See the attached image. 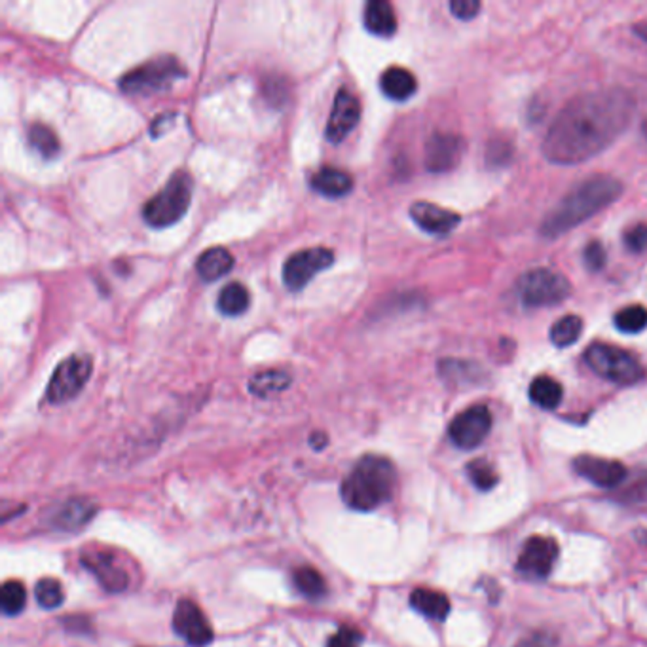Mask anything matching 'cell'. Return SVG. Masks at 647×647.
Returning <instances> with one entry per match:
<instances>
[{"label":"cell","mask_w":647,"mask_h":647,"mask_svg":"<svg viewBox=\"0 0 647 647\" xmlns=\"http://www.w3.org/2000/svg\"><path fill=\"white\" fill-rule=\"evenodd\" d=\"M634 97L623 88L587 91L566 103L543 139V156L576 165L609 149L633 124Z\"/></svg>","instance_id":"6da1fadb"},{"label":"cell","mask_w":647,"mask_h":647,"mask_svg":"<svg viewBox=\"0 0 647 647\" xmlns=\"http://www.w3.org/2000/svg\"><path fill=\"white\" fill-rule=\"evenodd\" d=\"M623 182L612 175H590L573 187L541 223V236L557 239L612 206L623 194Z\"/></svg>","instance_id":"7a4b0ae2"},{"label":"cell","mask_w":647,"mask_h":647,"mask_svg":"<svg viewBox=\"0 0 647 647\" xmlns=\"http://www.w3.org/2000/svg\"><path fill=\"white\" fill-rule=\"evenodd\" d=\"M397 471L387 458L378 454L363 456L342 483L344 504L354 511H374L392 497Z\"/></svg>","instance_id":"3957f363"},{"label":"cell","mask_w":647,"mask_h":647,"mask_svg":"<svg viewBox=\"0 0 647 647\" xmlns=\"http://www.w3.org/2000/svg\"><path fill=\"white\" fill-rule=\"evenodd\" d=\"M192 201V177L180 170L143 208V218L154 228L171 226L189 211Z\"/></svg>","instance_id":"277c9868"},{"label":"cell","mask_w":647,"mask_h":647,"mask_svg":"<svg viewBox=\"0 0 647 647\" xmlns=\"http://www.w3.org/2000/svg\"><path fill=\"white\" fill-rule=\"evenodd\" d=\"M184 77H187V67L175 55L163 53L125 72L120 79V88L125 94L151 96L158 94V91H168Z\"/></svg>","instance_id":"5b68a950"},{"label":"cell","mask_w":647,"mask_h":647,"mask_svg":"<svg viewBox=\"0 0 647 647\" xmlns=\"http://www.w3.org/2000/svg\"><path fill=\"white\" fill-rule=\"evenodd\" d=\"M585 361L593 373L600 378L619 385H633L643 378V366L634 354L609 346L593 344L585 351Z\"/></svg>","instance_id":"8992f818"},{"label":"cell","mask_w":647,"mask_h":647,"mask_svg":"<svg viewBox=\"0 0 647 647\" xmlns=\"http://www.w3.org/2000/svg\"><path fill=\"white\" fill-rule=\"evenodd\" d=\"M571 292L566 277L550 268H535L516 282V294L526 308H549L564 302Z\"/></svg>","instance_id":"52a82bcc"},{"label":"cell","mask_w":647,"mask_h":647,"mask_svg":"<svg viewBox=\"0 0 647 647\" xmlns=\"http://www.w3.org/2000/svg\"><path fill=\"white\" fill-rule=\"evenodd\" d=\"M91 376V359L88 356H70L55 368L46 390L50 404H63L75 399Z\"/></svg>","instance_id":"ba28073f"},{"label":"cell","mask_w":647,"mask_h":647,"mask_svg":"<svg viewBox=\"0 0 647 647\" xmlns=\"http://www.w3.org/2000/svg\"><path fill=\"white\" fill-rule=\"evenodd\" d=\"M335 263V253L327 247H310L291 254L283 264V283L291 291L304 289L316 273Z\"/></svg>","instance_id":"9c48e42d"},{"label":"cell","mask_w":647,"mask_h":647,"mask_svg":"<svg viewBox=\"0 0 647 647\" xmlns=\"http://www.w3.org/2000/svg\"><path fill=\"white\" fill-rule=\"evenodd\" d=\"M492 430V412L485 404L469 406L467 411L459 412L448 428V437L461 450H473L483 445Z\"/></svg>","instance_id":"30bf717a"},{"label":"cell","mask_w":647,"mask_h":647,"mask_svg":"<svg viewBox=\"0 0 647 647\" xmlns=\"http://www.w3.org/2000/svg\"><path fill=\"white\" fill-rule=\"evenodd\" d=\"M559 559V543L557 540L547 538V535H531L524 543L522 552L516 562V569L531 579H545Z\"/></svg>","instance_id":"8fae6325"},{"label":"cell","mask_w":647,"mask_h":647,"mask_svg":"<svg viewBox=\"0 0 647 647\" xmlns=\"http://www.w3.org/2000/svg\"><path fill=\"white\" fill-rule=\"evenodd\" d=\"M466 143L459 135L448 132L433 134L425 143V170L431 173H447L456 170L464 158Z\"/></svg>","instance_id":"7c38bea8"},{"label":"cell","mask_w":647,"mask_h":647,"mask_svg":"<svg viewBox=\"0 0 647 647\" xmlns=\"http://www.w3.org/2000/svg\"><path fill=\"white\" fill-rule=\"evenodd\" d=\"M173 631L194 647H203L213 640V628L208 617L192 600H179L173 614Z\"/></svg>","instance_id":"4fadbf2b"},{"label":"cell","mask_w":647,"mask_h":647,"mask_svg":"<svg viewBox=\"0 0 647 647\" xmlns=\"http://www.w3.org/2000/svg\"><path fill=\"white\" fill-rule=\"evenodd\" d=\"M361 118V103L356 97L354 91L347 88H340L338 94L332 103L330 116L327 122L325 135L330 143H340L349 132H354Z\"/></svg>","instance_id":"5bb4252c"},{"label":"cell","mask_w":647,"mask_h":647,"mask_svg":"<svg viewBox=\"0 0 647 647\" xmlns=\"http://www.w3.org/2000/svg\"><path fill=\"white\" fill-rule=\"evenodd\" d=\"M573 469H576L583 478L600 488H615L628 475L626 467L617 459H607L598 456H579L573 461Z\"/></svg>","instance_id":"9a60e30c"},{"label":"cell","mask_w":647,"mask_h":647,"mask_svg":"<svg viewBox=\"0 0 647 647\" xmlns=\"http://www.w3.org/2000/svg\"><path fill=\"white\" fill-rule=\"evenodd\" d=\"M411 218L416 226L431 236H447L461 223V217L456 211L435 206V203L430 201L412 203Z\"/></svg>","instance_id":"2e32d148"},{"label":"cell","mask_w":647,"mask_h":647,"mask_svg":"<svg viewBox=\"0 0 647 647\" xmlns=\"http://www.w3.org/2000/svg\"><path fill=\"white\" fill-rule=\"evenodd\" d=\"M82 564L94 573V576L99 579V583L110 590V593H120L127 587V573L125 569L118 564L115 554L108 552H88L82 557Z\"/></svg>","instance_id":"e0dca14e"},{"label":"cell","mask_w":647,"mask_h":647,"mask_svg":"<svg viewBox=\"0 0 647 647\" xmlns=\"http://www.w3.org/2000/svg\"><path fill=\"white\" fill-rule=\"evenodd\" d=\"M96 514V505L88 499H69L53 511L50 524L63 531H77L84 528Z\"/></svg>","instance_id":"ac0fdd59"},{"label":"cell","mask_w":647,"mask_h":647,"mask_svg":"<svg viewBox=\"0 0 647 647\" xmlns=\"http://www.w3.org/2000/svg\"><path fill=\"white\" fill-rule=\"evenodd\" d=\"M380 88L390 99L406 101V99H411L416 94L418 80H416V77L412 75L409 69L390 67V69H385L382 72Z\"/></svg>","instance_id":"d6986e66"},{"label":"cell","mask_w":647,"mask_h":647,"mask_svg":"<svg viewBox=\"0 0 647 647\" xmlns=\"http://www.w3.org/2000/svg\"><path fill=\"white\" fill-rule=\"evenodd\" d=\"M363 23L368 32L378 36H392L397 31V15L387 0H371L365 6Z\"/></svg>","instance_id":"ffe728a7"},{"label":"cell","mask_w":647,"mask_h":647,"mask_svg":"<svg viewBox=\"0 0 647 647\" xmlns=\"http://www.w3.org/2000/svg\"><path fill=\"white\" fill-rule=\"evenodd\" d=\"M234 268V256L225 247H211L203 251L196 263L198 275L203 282H217L230 273Z\"/></svg>","instance_id":"44dd1931"},{"label":"cell","mask_w":647,"mask_h":647,"mask_svg":"<svg viewBox=\"0 0 647 647\" xmlns=\"http://www.w3.org/2000/svg\"><path fill=\"white\" fill-rule=\"evenodd\" d=\"M411 605L423 617L433 621H445L450 614V600L447 595L433 588H416L411 595Z\"/></svg>","instance_id":"7402d4cb"},{"label":"cell","mask_w":647,"mask_h":647,"mask_svg":"<svg viewBox=\"0 0 647 647\" xmlns=\"http://www.w3.org/2000/svg\"><path fill=\"white\" fill-rule=\"evenodd\" d=\"M311 187L313 190H318L327 198H340L346 196L351 187H354V179L342 170L323 168L311 177Z\"/></svg>","instance_id":"603a6c76"},{"label":"cell","mask_w":647,"mask_h":647,"mask_svg":"<svg viewBox=\"0 0 647 647\" xmlns=\"http://www.w3.org/2000/svg\"><path fill=\"white\" fill-rule=\"evenodd\" d=\"M249 304H251V294H249L247 287L237 283V282H232L226 287H223V291L218 292V299H217L218 311L228 318L242 316V313L247 311Z\"/></svg>","instance_id":"cb8c5ba5"},{"label":"cell","mask_w":647,"mask_h":647,"mask_svg":"<svg viewBox=\"0 0 647 647\" xmlns=\"http://www.w3.org/2000/svg\"><path fill=\"white\" fill-rule=\"evenodd\" d=\"M562 384L550 376H538L530 384V399L545 411H554L562 402Z\"/></svg>","instance_id":"d4e9b609"},{"label":"cell","mask_w":647,"mask_h":647,"mask_svg":"<svg viewBox=\"0 0 647 647\" xmlns=\"http://www.w3.org/2000/svg\"><path fill=\"white\" fill-rule=\"evenodd\" d=\"M292 583L294 587L299 588V593L304 595L306 598L311 600H319L327 595V581L321 576V573L311 568V566H304V568H297L292 573Z\"/></svg>","instance_id":"484cf974"},{"label":"cell","mask_w":647,"mask_h":647,"mask_svg":"<svg viewBox=\"0 0 647 647\" xmlns=\"http://www.w3.org/2000/svg\"><path fill=\"white\" fill-rule=\"evenodd\" d=\"M291 385V376L285 371H264L258 373L249 382V392L254 397H270L280 393Z\"/></svg>","instance_id":"4316f807"},{"label":"cell","mask_w":647,"mask_h":647,"mask_svg":"<svg viewBox=\"0 0 647 647\" xmlns=\"http://www.w3.org/2000/svg\"><path fill=\"white\" fill-rule=\"evenodd\" d=\"M439 373L442 378L456 384H476L480 380V368L476 363L461 359H445L439 363Z\"/></svg>","instance_id":"83f0119b"},{"label":"cell","mask_w":647,"mask_h":647,"mask_svg":"<svg viewBox=\"0 0 647 647\" xmlns=\"http://www.w3.org/2000/svg\"><path fill=\"white\" fill-rule=\"evenodd\" d=\"M583 332V319L579 316H564L550 327V342L557 347L573 346Z\"/></svg>","instance_id":"f1b7e54d"},{"label":"cell","mask_w":647,"mask_h":647,"mask_svg":"<svg viewBox=\"0 0 647 647\" xmlns=\"http://www.w3.org/2000/svg\"><path fill=\"white\" fill-rule=\"evenodd\" d=\"M27 141L32 151L44 158H53L60 153V139L53 134V129L44 124H32L27 132Z\"/></svg>","instance_id":"f546056e"},{"label":"cell","mask_w":647,"mask_h":647,"mask_svg":"<svg viewBox=\"0 0 647 647\" xmlns=\"http://www.w3.org/2000/svg\"><path fill=\"white\" fill-rule=\"evenodd\" d=\"M615 327L626 335H638L647 327V310L640 304L626 306L615 313Z\"/></svg>","instance_id":"4dcf8cb0"},{"label":"cell","mask_w":647,"mask_h":647,"mask_svg":"<svg viewBox=\"0 0 647 647\" xmlns=\"http://www.w3.org/2000/svg\"><path fill=\"white\" fill-rule=\"evenodd\" d=\"M27 604V590L20 581H6L0 590V607L6 615H17Z\"/></svg>","instance_id":"1f68e13d"},{"label":"cell","mask_w":647,"mask_h":647,"mask_svg":"<svg viewBox=\"0 0 647 647\" xmlns=\"http://www.w3.org/2000/svg\"><path fill=\"white\" fill-rule=\"evenodd\" d=\"M34 598H36V602H39L46 609L60 607L63 604V598H65L63 587H61V583L58 579H51V578L41 579L34 587Z\"/></svg>","instance_id":"d6a6232c"},{"label":"cell","mask_w":647,"mask_h":647,"mask_svg":"<svg viewBox=\"0 0 647 647\" xmlns=\"http://www.w3.org/2000/svg\"><path fill=\"white\" fill-rule=\"evenodd\" d=\"M467 476L471 478V483L483 492H488L497 485V473L486 459H473L467 466Z\"/></svg>","instance_id":"836d02e7"},{"label":"cell","mask_w":647,"mask_h":647,"mask_svg":"<svg viewBox=\"0 0 647 647\" xmlns=\"http://www.w3.org/2000/svg\"><path fill=\"white\" fill-rule=\"evenodd\" d=\"M363 634L354 626H340L338 631L328 638L327 647H361Z\"/></svg>","instance_id":"e575fe53"},{"label":"cell","mask_w":647,"mask_h":647,"mask_svg":"<svg viewBox=\"0 0 647 647\" xmlns=\"http://www.w3.org/2000/svg\"><path fill=\"white\" fill-rule=\"evenodd\" d=\"M583 258H585V264L590 272H600V270H604V266L607 263L605 247L600 242H590L583 251Z\"/></svg>","instance_id":"d590c367"},{"label":"cell","mask_w":647,"mask_h":647,"mask_svg":"<svg viewBox=\"0 0 647 647\" xmlns=\"http://www.w3.org/2000/svg\"><path fill=\"white\" fill-rule=\"evenodd\" d=\"M624 245L636 254L647 253V225H636L624 232Z\"/></svg>","instance_id":"8d00e7d4"},{"label":"cell","mask_w":647,"mask_h":647,"mask_svg":"<svg viewBox=\"0 0 647 647\" xmlns=\"http://www.w3.org/2000/svg\"><path fill=\"white\" fill-rule=\"evenodd\" d=\"M513 156V146L509 141H490L488 151H486V160L488 165H504L511 160Z\"/></svg>","instance_id":"74e56055"},{"label":"cell","mask_w":647,"mask_h":647,"mask_svg":"<svg viewBox=\"0 0 647 647\" xmlns=\"http://www.w3.org/2000/svg\"><path fill=\"white\" fill-rule=\"evenodd\" d=\"M480 3L478 0H452L450 3V12L458 20L469 22L473 17H476V14L480 12Z\"/></svg>","instance_id":"f35d334b"},{"label":"cell","mask_w":647,"mask_h":647,"mask_svg":"<svg viewBox=\"0 0 647 647\" xmlns=\"http://www.w3.org/2000/svg\"><path fill=\"white\" fill-rule=\"evenodd\" d=\"M516 647H557V638H554L550 633L538 631L522 638L519 643H516Z\"/></svg>","instance_id":"ab89813d"},{"label":"cell","mask_w":647,"mask_h":647,"mask_svg":"<svg viewBox=\"0 0 647 647\" xmlns=\"http://www.w3.org/2000/svg\"><path fill=\"white\" fill-rule=\"evenodd\" d=\"M327 442H328V439H327V435L321 433V431H316V433H313V435L310 437V445H311L313 448H316V450H323V448L327 447Z\"/></svg>","instance_id":"60d3db41"},{"label":"cell","mask_w":647,"mask_h":647,"mask_svg":"<svg viewBox=\"0 0 647 647\" xmlns=\"http://www.w3.org/2000/svg\"><path fill=\"white\" fill-rule=\"evenodd\" d=\"M638 36H640V39L643 41V42H647V23L645 22H642V23H636L634 25V29H633Z\"/></svg>","instance_id":"b9f144b4"}]
</instances>
